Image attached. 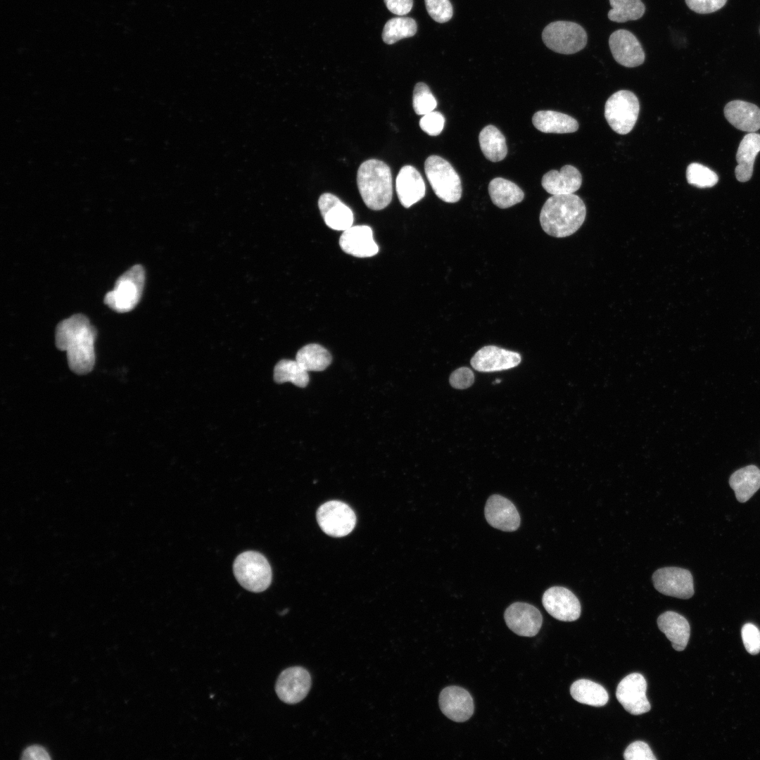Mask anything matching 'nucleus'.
Here are the masks:
<instances>
[{"mask_svg": "<svg viewBox=\"0 0 760 760\" xmlns=\"http://www.w3.org/2000/svg\"><path fill=\"white\" fill-rule=\"evenodd\" d=\"M608 18L616 23L636 20L642 17L645 6L641 0H609Z\"/></svg>", "mask_w": 760, "mask_h": 760, "instance_id": "34", "label": "nucleus"}, {"mask_svg": "<svg viewBox=\"0 0 760 760\" xmlns=\"http://www.w3.org/2000/svg\"><path fill=\"white\" fill-rule=\"evenodd\" d=\"M439 707L443 714L455 722H464L474 713V701L471 695L464 688L448 686L440 693Z\"/></svg>", "mask_w": 760, "mask_h": 760, "instance_id": "16", "label": "nucleus"}, {"mask_svg": "<svg viewBox=\"0 0 760 760\" xmlns=\"http://www.w3.org/2000/svg\"><path fill=\"white\" fill-rule=\"evenodd\" d=\"M22 759L47 760L50 759L46 750L39 745H32L23 752Z\"/></svg>", "mask_w": 760, "mask_h": 760, "instance_id": "44", "label": "nucleus"}, {"mask_svg": "<svg viewBox=\"0 0 760 760\" xmlns=\"http://www.w3.org/2000/svg\"><path fill=\"white\" fill-rule=\"evenodd\" d=\"M296 360L308 372H320L324 370L331 364L332 357L330 353L323 346L317 343H310L298 351Z\"/></svg>", "mask_w": 760, "mask_h": 760, "instance_id": "31", "label": "nucleus"}, {"mask_svg": "<svg viewBox=\"0 0 760 760\" xmlns=\"http://www.w3.org/2000/svg\"><path fill=\"white\" fill-rule=\"evenodd\" d=\"M521 360L518 353L495 346H486L474 354L471 365L477 371L490 372L513 368L520 363Z\"/></svg>", "mask_w": 760, "mask_h": 760, "instance_id": "18", "label": "nucleus"}, {"mask_svg": "<svg viewBox=\"0 0 760 760\" xmlns=\"http://www.w3.org/2000/svg\"><path fill=\"white\" fill-rule=\"evenodd\" d=\"M647 682L644 676L633 673L619 683L616 696L626 711L633 715L648 712L651 706L646 695Z\"/></svg>", "mask_w": 760, "mask_h": 760, "instance_id": "11", "label": "nucleus"}, {"mask_svg": "<svg viewBox=\"0 0 760 760\" xmlns=\"http://www.w3.org/2000/svg\"><path fill=\"white\" fill-rule=\"evenodd\" d=\"M357 185L365 204L372 210H382L392 200L391 169L381 160L369 159L363 162L357 170Z\"/></svg>", "mask_w": 760, "mask_h": 760, "instance_id": "3", "label": "nucleus"}, {"mask_svg": "<svg viewBox=\"0 0 760 760\" xmlns=\"http://www.w3.org/2000/svg\"><path fill=\"white\" fill-rule=\"evenodd\" d=\"M384 3L391 13L398 15L407 14L413 6V0H384Z\"/></svg>", "mask_w": 760, "mask_h": 760, "instance_id": "43", "label": "nucleus"}, {"mask_svg": "<svg viewBox=\"0 0 760 760\" xmlns=\"http://www.w3.org/2000/svg\"><path fill=\"white\" fill-rule=\"evenodd\" d=\"M311 686V676L302 666H292L279 676L275 691L279 698L287 704H296L308 695Z\"/></svg>", "mask_w": 760, "mask_h": 760, "instance_id": "12", "label": "nucleus"}, {"mask_svg": "<svg viewBox=\"0 0 760 760\" xmlns=\"http://www.w3.org/2000/svg\"><path fill=\"white\" fill-rule=\"evenodd\" d=\"M233 570L238 582L251 592L265 590L272 581V570L267 559L255 551H246L237 556Z\"/></svg>", "mask_w": 760, "mask_h": 760, "instance_id": "6", "label": "nucleus"}, {"mask_svg": "<svg viewBox=\"0 0 760 760\" xmlns=\"http://www.w3.org/2000/svg\"><path fill=\"white\" fill-rule=\"evenodd\" d=\"M424 171L435 194L446 203H456L462 196L461 179L450 163L433 155L424 163Z\"/></svg>", "mask_w": 760, "mask_h": 760, "instance_id": "5", "label": "nucleus"}, {"mask_svg": "<svg viewBox=\"0 0 760 760\" xmlns=\"http://www.w3.org/2000/svg\"><path fill=\"white\" fill-rule=\"evenodd\" d=\"M687 6L692 11L697 13L706 14L715 12L721 9L726 4L727 0H685Z\"/></svg>", "mask_w": 760, "mask_h": 760, "instance_id": "42", "label": "nucleus"}, {"mask_svg": "<svg viewBox=\"0 0 760 760\" xmlns=\"http://www.w3.org/2000/svg\"><path fill=\"white\" fill-rule=\"evenodd\" d=\"M474 381L473 372L468 367H462L455 370L450 376V385L457 389L470 387Z\"/></svg>", "mask_w": 760, "mask_h": 760, "instance_id": "41", "label": "nucleus"}, {"mask_svg": "<svg viewBox=\"0 0 760 760\" xmlns=\"http://www.w3.org/2000/svg\"><path fill=\"white\" fill-rule=\"evenodd\" d=\"M479 141L481 150L488 160L498 162L507 156L505 138L496 127L489 125L483 128Z\"/></svg>", "mask_w": 760, "mask_h": 760, "instance_id": "30", "label": "nucleus"}, {"mask_svg": "<svg viewBox=\"0 0 760 760\" xmlns=\"http://www.w3.org/2000/svg\"><path fill=\"white\" fill-rule=\"evenodd\" d=\"M760 152V134L750 132L745 135L741 140L736 153L737 165L735 175L737 181H749L754 171V163L757 154Z\"/></svg>", "mask_w": 760, "mask_h": 760, "instance_id": "25", "label": "nucleus"}, {"mask_svg": "<svg viewBox=\"0 0 760 760\" xmlns=\"http://www.w3.org/2000/svg\"><path fill=\"white\" fill-rule=\"evenodd\" d=\"M429 15L438 23H445L451 19L453 11L449 0H424Z\"/></svg>", "mask_w": 760, "mask_h": 760, "instance_id": "37", "label": "nucleus"}, {"mask_svg": "<svg viewBox=\"0 0 760 760\" xmlns=\"http://www.w3.org/2000/svg\"><path fill=\"white\" fill-rule=\"evenodd\" d=\"M96 329L84 315H72L58 324L56 346L66 352L68 366L75 374L84 375L93 369L96 360Z\"/></svg>", "mask_w": 760, "mask_h": 760, "instance_id": "1", "label": "nucleus"}, {"mask_svg": "<svg viewBox=\"0 0 760 760\" xmlns=\"http://www.w3.org/2000/svg\"><path fill=\"white\" fill-rule=\"evenodd\" d=\"M444 124V116L438 111L426 113L419 120L421 129L430 136L438 135L442 132Z\"/></svg>", "mask_w": 760, "mask_h": 760, "instance_id": "39", "label": "nucleus"}, {"mask_svg": "<svg viewBox=\"0 0 760 760\" xmlns=\"http://www.w3.org/2000/svg\"><path fill=\"white\" fill-rule=\"evenodd\" d=\"M609 46L614 60L623 66L633 68L645 61V55L640 42L628 30L620 29L612 32Z\"/></svg>", "mask_w": 760, "mask_h": 760, "instance_id": "15", "label": "nucleus"}, {"mask_svg": "<svg viewBox=\"0 0 760 760\" xmlns=\"http://www.w3.org/2000/svg\"><path fill=\"white\" fill-rule=\"evenodd\" d=\"M729 484L736 499L745 502L760 488V469L752 464L740 468L731 474Z\"/></svg>", "mask_w": 760, "mask_h": 760, "instance_id": "27", "label": "nucleus"}, {"mask_svg": "<svg viewBox=\"0 0 760 760\" xmlns=\"http://www.w3.org/2000/svg\"><path fill=\"white\" fill-rule=\"evenodd\" d=\"M308 372L296 360L284 359L275 365L274 379L278 384L291 382L298 387L304 388L310 380Z\"/></svg>", "mask_w": 760, "mask_h": 760, "instance_id": "32", "label": "nucleus"}, {"mask_svg": "<svg viewBox=\"0 0 760 760\" xmlns=\"http://www.w3.org/2000/svg\"><path fill=\"white\" fill-rule=\"evenodd\" d=\"M686 178L688 184L701 189L712 187L718 181L714 171L698 163H692L688 166Z\"/></svg>", "mask_w": 760, "mask_h": 760, "instance_id": "35", "label": "nucleus"}, {"mask_svg": "<svg viewBox=\"0 0 760 760\" xmlns=\"http://www.w3.org/2000/svg\"><path fill=\"white\" fill-rule=\"evenodd\" d=\"M395 190L400 203L407 208L424 198L426 186L419 172L412 165H405L397 175Z\"/></svg>", "mask_w": 760, "mask_h": 760, "instance_id": "20", "label": "nucleus"}, {"mask_svg": "<svg viewBox=\"0 0 760 760\" xmlns=\"http://www.w3.org/2000/svg\"><path fill=\"white\" fill-rule=\"evenodd\" d=\"M542 39L552 51L562 54H573L585 48L588 36L584 28L570 21H555L543 30Z\"/></svg>", "mask_w": 760, "mask_h": 760, "instance_id": "7", "label": "nucleus"}, {"mask_svg": "<svg viewBox=\"0 0 760 760\" xmlns=\"http://www.w3.org/2000/svg\"><path fill=\"white\" fill-rule=\"evenodd\" d=\"M436 106L437 101L427 84L417 83L412 96V106L416 114L424 115L433 111Z\"/></svg>", "mask_w": 760, "mask_h": 760, "instance_id": "36", "label": "nucleus"}, {"mask_svg": "<svg viewBox=\"0 0 760 760\" xmlns=\"http://www.w3.org/2000/svg\"><path fill=\"white\" fill-rule=\"evenodd\" d=\"M542 603L545 610L559 621H574L581 615L579 600L564 587L553 586L548 588L543 593Z\"/></svg>", "mask_w": 760, "mask_h": 760, "instance_id": "13", "label": "nucleus"}, {"mask_svg": "<svg viewBox=\"0 0 760 760\" xmlns=\"http://www.w3.org/2000/svg\"><path fill=\"white\" fill-rule=\"evenodd\" d=\"M488 194L493 204L502 209L520 203L524 198V191L518 185L502 177L490 182Z\"/></svg>", "mask_w": 760, "mask_h": 760, "instance_id": "28", "label": "nucleus"}, {"mask_svg": "<svg viewBox=\"0 0 760 760\" xmlns=\"http://www.w3.org/2000/svg\"><path fill=\"white\" fill-rule=\"evenodd\" d=\"M317 520L321 529L332 537H343L355 528L356 516L346 503L331 500L322 504L317 511Z\"/></svg>", "mask_w": 760, "mask_h": 760, "instance_id": "9", "label": "nucleus"}, {"mask_svg": "<svg viewBox=\"0 0 760 760\" xmlns=\"http://www.w3.org/2000/svg\"><path fill=\"white\" fill-rule=\"evenodd\" d=\"M339 246L345 253L357 258L372 257L379 252L372 229L367 225L352 226L343 231Z\"/></svg>", "mask_w": 760, "mask_h": 760, "instance_id": "19", "label": "nucleus"}, {"mask_svg": "<svg viewBox=\"0 0 760 760\" xmlns=\"http://www.w3.org/2000/svg\"><path fill=\"white\" fill-rule=\"evenodd\" d=\"M417 30L416 21L409 17H396L388 20L383 29L382 39L387 44L414 36Z\"/></svg>", "mask_w": 760, "mask_h": 760, "instance_id": "33", "label": "nucleus"}, {"mask_svg": "<svg viewBox=\"0 0 760 760\" xmlns=\"http://www.w3.org/2000/svg\"><path fill=\"white\" fill-rule=\"evenodd\" d=\"M623 758L626 760H656L649 745L642 741H635L626 749Z\"/></svg>", "mask_w": 760, "mask_h": 760, "instance_id": "40", "label": "nucleus"}, {"mask_svg": "<svg viewBox=\"0 0 760 760\" xmlns=\"http://www.w3.org/2000/svg\"><path fill=\"white\" fill-rule=\"evenodd\" d=\"M532 122L537 129L545 133H571L578 129V123L573 117L553 110L535 113Z\"/></svg>", "mask_w": 760, "mask_h": 760, "instance_id": "26", "label": "nucleus"}, {"mask_svg": "<svg viewBox=\"0 0 760 760\" xmlns=\"http://www.w3.org/2000/svg\"><path fill=\"white\" fill-rule=\"evenodd\" d=\"M580 172L571 165L563 166L560 171L552 170L545 173L541 181L543 189L551 195L574 194L581 186Z\"/></svg>", "mask_w": 760, "mask_h": 760, "instance_id": "23", "label": "nucleus"}, {"mask_svg": "<svg viewBox=\"0 0 760 760\" xmlns=\"http://www.w3.org/2000/svg\"><path fill=\"white\" fill-rule=\"evenodd\" d=\"M742 639L746 650L751 654L760 652V630L753 623L745 624L741 631Z\"/></svg>", "mask_w": 760, "mask_h": 760, "instance_id": "38", "label": "nucleus"}, {"mask_svg": "<svg viewBox=\"0 0 760 760\" xmlns=\"http://www.w3.org/2000/svg\"><path fill=\"white\" fill-rule=\"evenodd\" d=\"M318 207L329 228L343 232L353 226V211L336 196L331 193L322 194L318 200Z\"/></svg>", "mask_w": 760, "mask_h": 760, "instance_id": "21", "label": "nucleus"}, {"mask_svg": "<svg viewBox=\"0 0 760 760\" xmlns=\"http://www.w3.org/2000/svg\"><path fill=\"white\" fill-rule=\"evenodd\" d=\"M640 110L636 95L628 90H619L606 101L604 117L610 127L619 134H626L633 128Z\"/></svg>", "mask_w": 760, "mask_h": 760, "instance_id": "8", "label": "nucleus"}, {"mask_svg": "<svg viewBox=\"0 0 760 760\" xmlns=\"http://www.w3.org/2000/svg\"><path fill=\"white\" fill-rule=\"evenodd\" d=\"M586 208L582 199L574 194L552 195L540 213V223L547 234L562 238L575 233L583 224Z\"/></svg>", "mask_w": 760, "mask_h": 760, "instance_id": "2", "label": "nucleus"}, {"mask_svg": "<svg viewBox=\"0 0 760 760\" xmlns=\"http://www.w3.org/2000/svg\"><path fill=\"white\" fill-rule=\"evenodd\" d=\"M652 582L659 593L680 599H689L694 595L691 573L679 567H664L652 575Z\"/></svg>", "mask_w": 760, "mask_h": 760, "instance_id": "10", "label": "nucleus"}, {"mask_svg": "<svg viewBox=\"0 0 760 760\" xmlns=\"http://www.w3.org/2000/svg\"><path fill=\"white\" fill-rule=\"evenodd\" d=\"M659 630L664 633L676 651H683L687 646L690 627L687 619L672 611L665 612L657 619Z\"/></svg>", "mask_w": 760, "mask_h": 760, "instance_id": "24", "label": "nucleus"}, {"mask_svg": "<svg viewBox=\"0 0 760 760\" xmlns=\"http://www.w3.org/2000/svg\"><path fill=\"white\" fill-rule=\"evenodd\" d=\"M145 281V272L140 265L132 266L116 281L113 290L104 297V303L118 312L132 310L139 303Z\"/></svg>", "mask_w": 760, "mask_h": 760, "instance_id": "4", "label": "nucleus"}, {"mask_svg": "<svg viewBox=\"0 0 760 760\" xmlns=\"http://www.w3.org/2000/svg\"><path fill=\"white\" fill-rule=\"evenodd\" d=\"M485 517L488 523L503 531H514L519 527L520 516L514 504L500 495L488 498L485 505Z\"/></svg>", "mask_w": 760, "mask_h": 760, "instance_id": "17", "label": "nucleus"}, {"mask_svg": "<svg viewBox=\"0 0 760 760\" xmlns=\"http://www.w3.org/2000/svg\"><path fill=\"white\" fill-rule=\"evenodd\" d=\"M570 693L576 701L593 707H602L609 700L608 693L602 685L587 679L574 681Z\"/></svg>", "mask_w": 760, "mask_h": 760, "instance_id": "29", "label": "nucleus"}, {"mask_svg": "<svg viewBox=\"0 0 760 760\" xmlns=\"http://www.w3.org/2000/svg\"><path fill=\"white\" fill-rule=\"evenodd\" d=\"M504 618L508 628L520 636H535L540 631L543 616L540 611L528 603L517 602L505 610Z\"/></svg>", "mask_w": 760, "mask_h": 760, "instance_id": "14", "label": "nucleus"}, {"mask_svg": "<svg viewBox=\"0 0 760 760\" xmlns=\"http://www.w3.org/2000/svg\"><path fill=\"white\" fill-rule=\"evenodd\" d=\"M726 120L743 132H755L760 129V108L755 104L742 100H733L724 107Z\"/></svg>", "mask_w": 760, "mask_h": 760, "instance_id": "22", "label": "nucleus"}]
</instances>
